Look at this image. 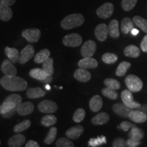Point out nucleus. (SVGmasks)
<instances>
[{
  "label": "nucleus",
  "instance_id": "1",
  "mask_svg": "<svg viewBox=\"0 0 147 147\" xmlns=\"http://www.w3.org/2000/svg\"><path fill=\"white\" fill-rule=\"evenodd\" d=\"M0 84L5 90L10 91H23L27 89V82L16 76H4L0 79Z\"/></svg>",
  "mask_w": 147,
  "mask_h": 147
},
{
  "label": "nucleus",
  "instance_id": "2",
  "mask_svg": "<svg viewBox=\"0 0 147 147\" xmlns=\"http://www.w3.org/2000/svg\"><path fill=\"white\" fill-rule=\"evenodd\" d=\"M84 22V18L81 14L75 13L65 16L61 22V27L63 29H71L81 26Z\"/></svg>",
  "mask_w": 147,
  "mask_h": 147
},
{
  "label": "nucleus",
  "instance_id": "3",
  "mask_svg": "<svg viewBox=\"0 0 147 147\" xmlns=\"http://www.w3.org/2000/svg\"><path fill=\"white\" fill-rule=\"evenodd\" d=\"M127 87L130 91L136 93L142 89L143 83L141 79L133 74H129L125 78Z\"/></svg>",
  "mask_w": 147,
  "mask_h": 147
},
{
  "label": "nucleus",
  "instance_id": "4",
  "mask_svg": "<svg viewBox=\"0 0 147 147\" xmlns=\"http://www.w3.org/2000/svg\"><path fill=\"white\" fill-rule=\"evenodd\" d=\"M82 38L81 36L76 33L67 35L63 38V44L66 47H77L82 44Z\"/></svg>",
  "mask_w": 147,
  "mask_h": 147
},
{
  "label": "nucleus",
  "instance_id": "5",
  "mask_svg": "<svg viewBox=\"0 0 147 147\" xmlns=\"http://www.w3.org/2000/svg\"><path fill=\"white\" fill-rule=\"evenodd\" d=\"M40 36H41V32L40 29L36 28L26 29L22 32V36L31 43L38 42L40 39Z\"/></svg>",
  "mask_w": 147,
  "mask_h": 147
},
{
  "label": "nucleus",
  "instance_id": "6",
  "mask_svg": "<svg viewBox=\"0 0 147 147\" xmlns=\"http://www.w3.org/2000/svg\"><path fill=\"white\" fill-rule=\"evenodd\" d=\"M38 108L43 113H53L57 110V104L51 100H44L39 103Z\"/></svg>",
  "mask_w": 147,
  "mask_h": 147
},
{
  "label": "nucleus",
  "instance_id": "7",
  "mask_svg": "<svg viewBox=\"0 0 147 147\" xmlns=\"http://www.w3.org/2000/svg\"><path fill=\"white\" fill-rule=\"evenodd\" d=\"M34 47L31 45H27L20 53L18 62L21 64L26 63L34 57Z\"/></svg>",
  "mask_w": 147,
  "mask_h": 147
},
{
  "label": "nucleus",
  "instance_id": "8",
  "mask_svg": "<svg viewBox=\"0 0 147 147\" xmlns=\"http://www.w3.org/2000/svg\"><path fill=\"white\" fill-rule=\"evenodd\" d=\"M114 5L113 3L106 2L97 8L96 13L101 18H108L113 15L114 12Z\"/></svg>",
  "mask_w": 147,
  "mask_h": 147
},
{
  "label": "nucleus",
  "instance_id": "9",
  "mask_svg": "<svg viewBox=\"0 0 147 147\" xmlns=\"http://www.w3.org/2000/svg\"><path fill=\"white\" fill-rule=\"evenodd\" d=\"M121 99L124 104L131 108H138L141 106L140 103L134 101L131 91L129 89L124 90L121 93Z\"/></svg>",
  "mask_w": 147,
  "mask_h": 147
},
{
  "label": "nucleus",
  "instance_id": "10",
  "mask_svg": "<svg viewBox=\"0 0 147 147\" xmlns=\"http://www.w3.org/2000/svg\"><path fill=\"white\" fill-rule=\"evenodd\" d=\"M96 43L93 40H87V42H84L81 48V50H80L81 55L83 57H92L96 51Z\"/></svg>",
  "mask_w": 147,
  "mask_h": 147
},
{
  "label": "nucleus",
  "instance_id": "11",
  "mask_svg": "<svg viewBox=\"0 0 147 147\" xmlns=\"http://www.w3.org/2000/svg\"><path fill=\"white\" fill-rule=\"evenodd\" d=\"M113 109L115 113L117 114V115L120 116L121 117H123V118H128L129 114L133 108L128 107L124 104L117 103V104H114Z\"/></svg>",
  "mask_w": 147,
  "mask_h": 147
},
{
  "label": "nucleus",
  "instance_id": "12",
  "mask_svg": "<svg viewBox=\"0 0 147 147\" xmlns=\"http://www.w3.org/2000/svg\"><path fill=\"white\" fill-rule=\"evenodd\" d=\"M1 70L5 76H16L17 74L15 66L8 59L3 60L1 66Z\"/></svg>",
  "mask_w": 147,
  "mask_h": 147
},
{
  "label": "nucleus",
  "instance_id": "13",
  "mask_svg": "<svg viewBox=\"0 0 147 147\" xmlns=\"http://www.w3.org/2000/svg\"><path fill=\"white\" fill-rule=\"evenodd\" d=\"M108 35V27L106 24L101 23L95 27V36L99 41L104 42L107 39Z\"/></svg>",
  "mask_w": 147,
  "mask_h": 147
},
{
  "label": "nucleus",
  "instance_id": "14",
  "mask_svg": "<svg viewBox=\"0 0 147 147\" xmlns=\"http://www.w3.org/2000/svg\"><path fill=\"white\" fill-rule=\"evenodd\" d=\"M34 110V106L32 102H26L21 103L16 107V112L21 116L29 115L32 113Z\"/></svg>",
  "mask_w": 147,
  "mask_h": 147
},
{
  "label": "nucleus",
  "instance_id": "15",
  "mask_svg": "<svg viewBox=\"0 0 147 147\" xmlns=\"http://www.w3.org/2000/svg\"><path fill=\"white\" fill-rule=\"evenodd\" d=\"M78 65L81 68L94 69L98 66V62L91 57H84L82 59L79 61Z\"/></svg>",
  "mask_w": 147,
  "mask_h": 147
},
{
  "label": "nucleus",
  "instance_id": "16",
  "mask_svg": "<svg viewBox=\"0 0 147 147\" xmlns=\"http://www.w3.org/2000/svg\"><path fill=\"white\" fill-rule=\"evenodd\" d=\"M84 127L82 125H76L71 127L65 132L66 136L69 139L77 140L83 134Z\"/></svg>",
  "mask_w": 147,
  "mask_h": 147
},
{
  "label": "nucleus",
  "instance_id": "17",
  "mask_svg": "<svg viewBox=\"0 0 147 147\" xmlns=\"http://www.w3.org/2000/svg\"><path fill=\"white\" fill-rule=\"evenodd\" d=\"M74 76L77 80L82 82H87L89 81L91 78V73L89 71H87V69L81 68V67L76 69L74 74Z\"/></svg>",
  "mask_w": 147,
  "mask_h": 147
},
{
  "label": "nucleus",
  "instance_id": "18",
  "mask_svg": "<svg viewBox=\"0 0 147 147\" xmlns=\"http://www.w3.org/2000/svg\"><path fill=\"white\" fill-rule=\"evenodd\" d=\"M13 12L8 5L0 2V19L3 21H9L12 18Z\"/></svg>",
  "mask_w": 147,
  "mask_h": 147
},
{
  "label": "nucleus",
  "instance_id": "19",
  "mask_svg": "<svg viewBox=\"0 0 147 147\" xmlns=\"http://www.w3.org/2000/svg\"><path fill=\"white\" fill-rule=\"evenodd\" d=\"M128 118H129L130 120L135 123H144L146 121L147 116L139 110H131L129 114Z\"/></svg>",
  "mask_w": 147,
  "mask_h": 147
},
{
  "label": "nucleus",
  "instance_id": "20",
  "mask_svg": "<svg viewBox=\"0 0 147 147\" xmlns=\"http://www.w3.org/2000/svg\"><path fill=\"white\" fill-rule=\"evenodd\" d=\"M25 136L16 133L8 140V145L10 147H21L25 144Z\"/></svg>",
  "mask_w": 147,
  "mask_h": 147
},
{
  "label": "nucleus",
  "instance_id": "21",
  "mask_svg": "<svg viewBox=\"0 0 147 147\" xmlns=\"http://www.w3.org/2000/svg\"><path fill=\"white\" fill-rule=\"evenodd\" d=\"M103 105V101L102 97L100 95H94L91 99L89 102V107L92 111L96 113L99 112L102 109Z\"/></svg>",
  "mask_w": 147,
  "mask_h": 147
},
{
  "label": "nucleus",
  "instance_id": "22",
  "mask_svg": "<svg viewBox=\"0 0 147 147\" xmlns=\"http://www.w3.org/2000/svg\"><path fill=\"white\" fill-rule=\"evenodd\" d=\"M108 34L113 38H117L120 36L119 29V21L114 19L108 25Z\"/></svg>",
  "mask_w": 147,
  "mask_h": 147
},
{
  "label": "nucleus",
  "instance_id": "23",
  "mask_svg": "<svg viewBox=\"0 0 147 147\" xmlns=\"http://www.w3.org/2000/svg\"><path fill=\"white\" fill-rule=\"evenodd\" d=\"M110 120V116L106 113H100L95 115L91 119V123L93 125H104L107 123Z\"/></svg>",
  "mask_w": 147,
  "mask_h": 147
},
{
  "label": "nucleus",
  "instance_id": "24",
  "mask_svg": "<svg viewBox=\"0 0 147 147\" xmlns=\"http://www.w3.org/2000/svg\"><path fill=\"white\" fill-rule=\"evenodd\" d=\"M5 53L8 57L9 59L12 63H16L18 62L19 59V52L16 49L14 48H10L8 47L5 48Z\"/></svg>",
  "mask_w": 147,
  "mask_h": 147
},
{
  "label": "nucleus",
  "instance_id": "25",
  "mask_svg": "<svg viewBox=\"0 0 147 147\" xmlns=\"http://www.w3.org/2000/svg\"><path fill=\"white\" fill-rule=\"evenodd\" d=\"M134 28V23L130 18L126 17L122 20L121 24V29L122 32L125 34H127L131 32Z\"/></svg>",
  "mask_w": 147,
  "mask_h": 147
},
{
  "label": "nucleus",
  "instance_id": "26",
  "mask_svg": "<svg viewBox=\"0 0 147 147\" xmlns=\"http://www.w3.org/2000/svg\"><path fill=\"white\" fill-rule=\"evenodd\" d=\"M46 93L41 88H30L27 90V96L29 99H36L42 97L45 95Z\"/></svg>",
  "mask_w": 147,
  "mask_h": 147
},
{
  "label": "nucleus",
  "instance_id": "27",
  "mask_svg": "<svg viewBox=\"0 0 147 147\" xmlns=\"http://www.w3.org/2000/svg\"><path fill=\"white\" fill-rule=\"evenodd\" d=\"M124 54L126 57L132 58L138 57L140 55V51L139 48H138L135 45L127 46L124 50Z\"/></svg>",
  "mask_w": 147,
  "mask_h": 147
},
{
  "label": "nucleus",
  "instance_id": "28",
  "mask_svg": "<svg viewBox=\"0 0 147 147\" xmlns=\"http://www.w3.org/2000/svg\"><path fill=\"white\" fill-rule=\"evenodd\" d=\"M29 76L32 78L36 79L38 80H43L48 77L49 75L45 72L42 69L40 68H34L31 69L29 71Z\"/></svg>",
  "mask_w": 147,
  "mask_h": 147
},
{
  "label": "nucleus",
  "instance_id": "29",
  "mask_svg": "<svg viewBox=\"0 0 147 147\" xmlns=\"http://www.w3.org/2000/svg\"><path fill=\"white\" fill-rule=\"evenodd\" d=\"M51 52L49 49H42L40 51H39L37 54L34 57V61L36 63H43V62L45 61L46 59H47L48 58L50 57Z\"/></svg>",
  "mask_w": 147,
  "mask_h": 147
},
{
  "label": "nucleus",
  "instance_id": "30",
  "mask_svg": "<svg viewBox=\"0 0 147 147\" xmlns=\"http://www.w3.org/2000/svg\"><path fill=\"white\" fill-rule=\"evenodd\" d=\"M144 131L142 129L138 128L136 126L133 125L131 128L130 129V132L129 133V137L130 138H133L136 140H140L144 137Z\"/></svg>",
  "mask_w": 147,
  "mask_h": 147
},
{
  "label": "nucleus",
  "instance_id": "31",
  "mask_svg": "<svg viewBox=\"0 0 147 147\" xmlns=\"http://www.w3.org/2000/svg\"><path fill=\"white\" fill-rule=\"evenodd\" d=\"M42 69L49 76L53 75L54 72V68H53V59L49 57L43 62L42 64Z\"/></svg>",
  "mask_w": 147,
  "mask_h": 147
},
{
  "label": "nucleus",
  "instance_id": "32",
  "mask_svg": "<svg viewBox=\"0 0 147 147\" xmlns=\"http://www.w3.org/2000/svg\"><path fill=\"white\" fill-rule=\"evenodd\" d=\"M16 107L17 106L14 102H12V101L4 100L3 104L0 105V114L2 115L3 113H8V112L12 110Z\"/></svg>",
  "mask_w": 147,
  "mask_h": 147
},
{
  "label": "nucleus",
  "instance_id": "33",
  "mask_svg": "<svg viewBox=\"0 0 147 147\" xmlns=\"http://www.w3.org/2000/svg\"><path fill=\"white\" fill-rule=\"evenodd\" d=\"M133 21L136 26L147 34V20L140 16H135L133 18Z\"/></svg>",
  "mask_w": 147,
  "mask_h": 147
},
{
  "label": "nucleus",
  "instance_id": "34",
  "mask_svg": "<svg viewBox=\"0 0 147 147\" xmlns=\"http://www.w3.org/2000/svg\"><path fill=\"white\" fill-rule=\"evenodd\" d=\"M131 67V63L127 61H123L119 64L116 70V74L118 76H123L125 74L127 71Z\"/></svg>",
  "mask_w": 147,
  "mask_h": 147
},
{
  "label": "nucleus",
  "instance_id": "35",
  "mask_svg": "<svg viewBox=\"0 0 147 147\" xmlns=\"http://www.w3.org/2000/svg\"><path fill=\"white\" fill-rule=\"evenodd\" d=\"M31 125H32L31 121L29 120V119H27V120L22 121V122L14 126L13 130L15 133H21V132L24 131L27 129L31 126Z\"/></svg>",
  "mask_w": 147,
  "mask_h": 147
},
{
  "label": "nucleus",
  "instance_id": "36",
  "mask_svg": "<svg viewBox=\"0 0 147 147\" xmlns=\"http://www.w3.org/2000/svg\"><path fill=\"white\" fill-rule=\"evenodd\" d=\"M57 117L54 115H46L41 120V123L43 126L45 127H50L53 126V125H55L57 123Z\"/></svg>",
  "mask_w": 147,
  "mask_h": 147
},
{
  "label": "nucleus",
  "instance_id": "37",
  "mask_svg": "<svg viewBox=\"0 0 147 147\" xmlns=\"http://www.w3.org/2000/svg\"><path fill=\"white\" fill-rule=\"evenodd\" d=\"M118 60V56L114 53H107L103 55L102 61L106 64H113Z\"/></svg>",
  "mask_w": 147,
  "mask_h": 147
},
{
  "label": "nucleus",
  "instance_id": "38",
  "mask_svg": "<svg viewBox=\"0 0 147 147\" xmlns=\"http://www.w3.org/2000/svg\"><path fill=\"white\" fill-rule=\"evenodd\" d=\"M57 129L55 127H53L52 128H51V129L49 130V134L45 140V144H51L54 142L55 138L57 137Z\"/></svg>",
  "mask_w": 147,
  "mask_h": 147
},
{
  "label": "nucleus",
  "instance_id": "39",
  "mask_svg": "<svg viewBox=\"0 0 147 147\" xmlns=\"http://www.w3.org/2000/svg\"><path fill=\"white\" fill-rule=\"evenodd\" d=\"M102 93L103 95L107 97L110 100H116L118 97V93L115 89H110L109 87H105L102 90Z\"/></svg>",
  "mask_w": 147,
  "mask_h": 147
},
{
  "label": "nucleus",
  "instance_id": "40",
  "mask_svg": "<svg viewBox=\"0 0 147 147\" xmlns=\"http://www.w3.org/2000/svg\"><path fill=\"white\" fill-rule=\"evenodd\" d=\"M104 83L107 87L115 90L119 89L121 87V84L118 80L113 78H106L104 80Z\"/></svg>",
  "mask_w": 147,
  "mask_h": 147
},
{
  "label": "nucleus",
  "instance_id": "41",
  "mask_svg": "<svg viewBox=\"0 0 147 147\" xmlns=\"http://www.w3.org/2000/svg\"><path fill=\"white\" fill-rule=\"evenodd\" d=\"M138 0H122L121 7L125 11H130L136 5Z\"/></svg>",
  "mask_w": 147,
  "mask_h": 147
},
{
  "label": "nucleus",
  "instance_id": "42",
  "mask_svg": "<svg viewBox=\"0 0 147 147\" xmlns=\"http://www.w3.org/2000/svg\"><path fill=\"white\" fill-rule=\"evenodd\" d=\"M85 115V110L82 108H78L74 112L73 115V120L76 123H80L82 121H83Z\"/></svg>",
  "mask_w": 147,
  "mask_h": 147
},
{
  "label": "nucleus",
  "instance_id": "43",
  "mask_svg": "<svg viewBox=\"0 0 147 147\" xmlns=\"http://www.w3.org/2000/svg\"><path fill=\"white\" fill-rule=\"evenodd\" d=\"M56 146L57 147H74V143L65 138H60L56 142Z\"/></svg>",
  "mask_w": 147,
  "mask_h": 147
},
{
  "label": "nucleus",
  "instance_id": "44",
  "mask_svg": "<svg viewBox=\"0 0 147 147\" xmlns=\"http://www.w3.org/2000/svg\"><path fill=\"white\" fill-rule=\"evenodd\" d=\"M106 142V138L104 136H102V137L97 138L91 139L89 142V145L91 146H97Z\"/></svg>",
  "mask_w": 147,
  "mask_h": 147
},
{
  "label": "nucleus",
  "instance_id": "45",
  "mask_svg": "<svg viewBox=\"0 0 147 147\" xmlns=\"http://www.w3.org/2000/svg\"><path fill=\"white\" fill-rule=\"evenodd\" d=\"M6 101H12V102H14L16 104V106H18L20 104L22 103V97L20 95L18 94H12L9 95L5 99Z\"/></svg>",
  "mask_w": 147,
  "mask_h": 147
},
{
  "label": "nucleus",
  "instance_id": "46",
  "mask_svg": "<svg viewBox=\"0 0 147 147\" xmlns=\"http://www.w3.org/2000/svg\"><path fill=\"white\" fill-rule=\"evenodd\" d=\"M113 146L114 147H125L127 146L126 142L123 139L118 138H116L113 143Z\"/></svg>",
  "mask_w": 147,
  "mask_h": 147
},
{
  "label": "nucleus",
  "instance_id": "47",
  "mask_svg": "<svg viewBox=\"0 0 147 147\" xmlns=\"http://www.w3.org/2000/svg\"><path fill=\"white\" fill-rule=\"evenodd\" d=\"M127 146L129 147H136L139 146L140 144V140H134L133 138L128 139L126 141Z\"/></svg>",
  "mask_w": 147,
  "mask_h": 147
},
{
  "label": "nucleus",
  "instance_id": "48",
  "mask_svg": "<svg viewBox=\"0 0 147 147\" xmlns=\"http://www.w3.org/2000/svg\"><path fill=\"white\" fill-rule=\"evenodd\" d=\"M132 126H133V125L130 122H129V121H123L120 125V127L124 131H127L128 130H129L131 128Z\"/></svg>",
  "mask_w": 147,
  "mask_h": 147
},
{
  "label": "nucleus",
  "instance_id": "49",
  "mask_svg": "<svg viewBox=\"0 0 147 147\" xmlns=\"http://www.w3.org/2000/svg\"><path fill=\"white\" fill-rule=\"evenodd\" d=\"M140 47L143 52L147 53V34L143 38L140 44Z\"/></svg>",
  "mask_w": 147,
  "mask_h": 147
},
{
  "label": "nucleus",
  "instance_id": "50",
  "mask_svg": "<svg viewBox=\"0 0 147 147\" xmlns=\"http://www.w3.org/2000/svg\"><path fill=\"white\" fill-rule=\"evenodd\" d=\"M16 112V108H14L12 110H10V111L8 112V113H3L2 114V117H4V118H10V117H12V116L14 115V113H15Z\"/></svg>",
  "mask_w": 147,
  "mask_h": 147
},
{
  "label": "nucleus",
  "instance_id": "51",
  "mask_svg": "<svg viewBox=\"0 0 147 147\" xmlns=\"http://www.w3.org/2000/svg\"><path fill=\"white\" fill-rule=\"evenodd\" d=\"M26 147H39L40 145L38 144V142H36L34 140H29L27 142V144H25Z\"/></svg>",
  "mask_w": 147,
  "mask_h": 147
},
{
  "label": "nucleus",
  "instance_id": "52",
  "mask_svg": "<svg viewBox=\"0 0 147 147\" xmlns=\"http://www.w3.org/2000/svg\"><path fill=\"white\" fill-rule=\"evenodd\" d=\"M0 2L10 6V5L14 4V3L16 2V0H0Z\"/></svg>",
  "mask_w": 147,
  "mask_h": 147
},
{
  "label": "nucleus",
  "instance_id": "53",
  "mask_svg": "<svg viewBox=\"0 0 147 147\" xmlns=\"http://www.w3.org/2000/svg\"><path fill=\"white\" fill-rule=\"evenodd\" d=\"M138 109L140 110V111H142V113H144L145 115L147 116V104H144V105L142 106H140Z\"/></svg>",
  "mask_w": 147,
  "mask_h": 147
},
{
  "label": "nucleus",
  "instance_id": "54",
  "mask_svg": "<svg viewBox=\"0 0 147 147\" xmlns=\"http://www.w3.org/2000/svg\"><path fill=\"white\" fill-rule=\"evenodd\" d=\"M53 80V77H52V75H51V76H48V77L45 80H42V82H45V83H50V82L52 81Z\"/></svg>",
  "mask_w": 147,
  "mask_h": 147
},
{
  "label": "nucleus",
  "instance_id": "55",
  "mask_svg": "<svg viewBox=\"0 0 147 147\" xmlns=\"http://www.w3.org/2000/svg\"><path fill=\"white\" fill-rule=\"evenodd\" d=\"M131 34L133 35V36H137V35L139 34V31L138 30V29H134V28L131 30Z\"/></svg>",
  "mask_w": 147,
  "mask_h": 147
},
{
  "label": "nucleus",
  "instance_id": "56",
  "mask_svg": "<svg viewBox=\"0 0 147 147\" xmlns=\"http://www.w3.org/2000/svg\"><path fill=\"white\" fill-rule=\"evenodd\" d=\"M45 88L47 90H49V91L51 89V87H50V85H49V84H47V85L45 86Z\"/></svg>",
  "mask_w": 147,
  "mask_h": 147
},
{
  "label": "nucleus",
  "instance_id": "57",
  "mask_svg": "<svg viewBox=\"0 0 147 147\" xmlns=\"http://www.w3.org/2000/svg\"><path fill=\"white\" fill-rule=\"evenodd\" d=\"M0 144H1V140H0Z\"/></svg>",
  "mask_w": 147,
  "mask_h": 147
}]
</instances>
